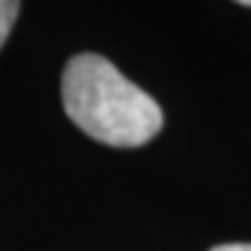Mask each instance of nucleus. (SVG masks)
<instances>
[{
	"label": "nucleus",
	"instance_id": "obj_1",
	"mask_svg": "<svg viewBox=\"0 0 251 251\" xmlns=\"http://www.w3.org/2000/svg\"><path fill=\"white\" fill-rule=\"evenodd\" d=\"M62 102L70 121L90 139L118 149L144 146L164 123L159 102L100 54H77L67 62Z\"/></svg>",
	"mask_w": 251,
	"mask_h": 251
},
{
	"label": "nucleus",
	"instance_id": "obj_2",
	"mask_svg": "<svg viewBox=\"0 0 251 251\" xmlns=\"http://www.w3.org/2000/svg\"><path fill=\"white\" fill-rule=\"evenodd\" d=\"M18 10H21V3H16V0H0V47L5 44L10 28H13Z\"/></svg>",
	"mask_w": 251,
	"mask_h": 251
},
{
	"label": "nucleus",
	"instance_id": "obj_3",
	"mask_svg": "<svg viewBox=\"0 0 251 251\" xmlns=\"http://www.w3.org/2000/svg\"><path fill=\"white\" fill-rule=\"evenodd\" d=\"M210 251H251V244H221Z\"/></svg>",
	"mask_w": 251,
	"mask_h": 251
}]
</instances>
